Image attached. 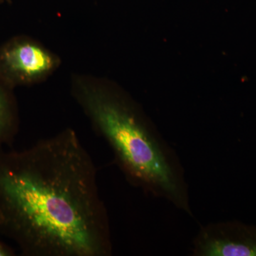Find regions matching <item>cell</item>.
I'll return each mask as SVG.
<instances>
[{"label": "cell", "instance_id": "cell-1", "mask_svg": "<svg viewBox=\"0 0 256 256\" xmlns=\"http://www.w3.org/2000/svg\"><path fill=\"white\" fill-rule=\"evenodd\" d=\"M0 232L26 256H109L97 170L75 131L0 150Z\"/></svg>", "mask_w": 256, "mask_h": 256}, {"label": "cell", "instance_id": "cell-3", "mask_svg": "<svg viewBox=\"0 0 256 256\" xmlns=\"http://www.w3.org/2000/svg\"><path fill=\"white\" fill-rule=\"evenodd\" d=\"M198 256H256V226L239 222L203 227L194 242Z\"/></svg>", "mask_w": 256, "mask_h": 256}, {"label": "cell", "instance_id": "cell-5", "mask_svg": "<svg viewBox=\"0 0 256 256\" xmlns=\"http://www.w3.org/2000/svg\"><path fill=\"white\" fill-rule=\"evenodd\" d=\"M14 116L9 98L0 89V146L12 138Z\"/></svg>", "mask_w": 256, "mask_h": 256}, {"label": "cell", "instance_id": "cell-2", "mask_svg": "<svg viewBox=\"0 0 256 256\" xmlns=\"http://www.w3.org/2000/svg\"><path fill=\"white\" fill-rule=\"evenodd\" d=\"M73 94L96 132L110 146L130 182L191 213L188 188L176 156L136 106L88 77L74 80Z\"/></svg>", "mask_w": 256, "mask_h": 256}, {"label": "cell", "instance_id": "cell-6", "mask_svg": "<svg viewBox=\"0 0 256 256\" xmlns=\"http://www.w3.org/2000/svg\"><path fill=\"white\" fill-rule=\"evenodd\" d=\"M14 252L6 244L0 242V256H13Z\"/></svg>", "mask_w": 256, "mask_h": 256}, {"label": "cell", "instance_id": "cell-4", "mask_svg": "<svg viewBox=\"0 0 256 256\" xmlns=\"http://www.w3.org/2000/svg\"><path fill=\"white\" fill-rule=\"evenodd\" d=\"M3 65L25 82H41L58 67L60 60L36 42L24 41L8 47L2 55Z\"/></svg>", "mask_w": 256, "mask_h": 256}]
</instances>
